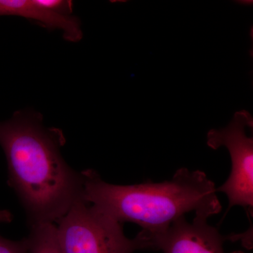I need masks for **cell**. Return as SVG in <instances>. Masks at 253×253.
<instances>
[{"label": "cell", "instance_id": "277c9868", "mask_svg": "<svg viewBox=\"0 0 253 253\" xmlns=\"http://www.w3.org/2000/svg\"><path fill=\"white\" fill-rule=\"evenodd\" d=\"M207 144L213 150L224 146L231 159V170L227 180L217 192L226 195L229 210L233 206L244 208L253 214V118L241 110L234 114L225 128L211 129L208 133Z\"/></svg>", "mask_w": 253, "mask_h": 253}, {"label": "cell", "instance_id": "3957f363", "mask_svg": "<svg viewBox=\"0 0 253 253\" xmlns=\"http://www.w3.org/2000/svg\"><path fill=\"white\" fill-rule=\"evenodd\" d=\"M56 233L63 253H133L153 250L149 236L140 232L129 239L123 224L83 199L57 221Z\"/></svg>", "mask_w": 253, "mask_h": 253}, {"label": "cell", "instance_id": "30bf717a", "mask_svg": "<svg viewBox=\"0 0 253 253\" xmlns=\"http://www.w3.org/2000/svg\"><path fill=\"white\" fill-rule=\"evenodd\" d=\"M12 214L9 211L0 210V223H8L12 220Z\"/></svg>", "mask_w": 253, "mask_h": 253}, {"label": "cell", "instance_id": "6da1fadb", "mask_svg": "<svg viewBox=\"0 0 253 253\" xmlns=\"http://www.w3.org/2000/svg\"><path fill=\"white\" fill-rule=\"evenodd\" d=\"M65 138L46 127L40 113L17 111L0 122V146L7 162L9 184L22 204L30 225L57 222L83 199V174L61 154Z\"/></svg>", "mask_w": 253, "mask_h": 253}, {"label": "cell", "instance_id": "52a82bcc", "mask_svg": "<svg viewBox=\"0 0 253 253\" xmlns=\"http://www.w3.org/2000/svg\"><path fill=\"white\" fill-rule=\"evenodd\" d=\"M27 239L28 253H63L54 223L31 224V231Z\"/></svg>", "mask_w": 253, "mask_h": 253}, {"label": "cell", "instance_id": "8992f818", "mask_svg": "<svg viewBox=\"0 0 253 253\" xmlns=\"http://www.w3.org/2000/svg\"><path fill=\"white\" fill-rule=\"evenodd\" d=\"M17 16L33 20L49 30H59L67 41L83 38L81 22L72 16H61L41 7L35 0H0V16Z\"/></svg>", "mask_w": 253, "mask_h": 253}, {"label": "cell", "instance_id": "9c48e42d", "mask_svg": "<svg viewBox=\"0 0 253 253\" xmlns=\"http://www.w3.org/2000/svg\"><path fill=\"white\" fill-rule=\"evenodd\" d=\"M0 253H28L27 238L14 241L0 236Z\"/></svg>", "mask_w": 253, "mask_h": 253}, {"label": "cell", "instance_id": "7a4b0ae2", "mask_svg": "<svg viewBox=\"0 0 253 253\" xmlns=\"http://www.w3.org/2000/svg\"><path fill=\"white\" fill-rule=\"evenodd\" d=\"M83 174L84 201L121 224H138L151 240L186 213L208 219L221 211L214 184L202 171L181 168L170 180L126 186L106 182L91 169Z\"/></svg>", "mask_w": 253, "mask_h": 253}, {"label": "cell", "instance_id": "ba28073f", "mask_svg": "<svg viewBox=\"0 0 253 253\" xmlns=\"http://www.w3.org/2000/svg\"><path fill=\"white\" fill-rule=\"evenodd\" d=\"M41 7L61 16H71L73 2L66 0H35Z\"/></svg>", "mask_w": 253, "mask_h": 253}, {"label": "cell", "instance_id": "5b68a950", "mask_svg": "<svg viewBox=\"0 0 253 253\" xmlns=\"http://www.w3.org/2000/svg\"><path fill=\"white\" fill-rule=\"evenodd\" d=\"M207 221V218L196 215L192 222L185 217L177 219L167 230L151 238L153 250L163 253H225V239Z\"/></svg>", "mask_w": 253, "mask_h": 253}]
</instances>
